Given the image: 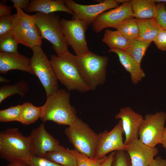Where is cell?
<instances>
[{
	"label": "cell",
	"mask_w": 166,
	"mask_h": 166,
	"mask_svg": "<svg viewBox=\"0 0 166 166\" xmlns=\"http://www.w3.org/2000/svg\"><path fill=\"white\" fill-rule=\"evenodd\" d=\"M139 39L147 42H153L161 29L153 18L137 19Z\"/></svg>",
	"instance_id": "cell-22"
},
{
	"label": "cell",
	"mask_w": 166,
	"mask_h": 166,
	"mask_svg": "<svg viewBox=\"0 0 166 166\" xmlns=\"http://www.w3.org/2000/svg\"><path fill=\"white\" fill-rule=\"evenodd\" d=\"M153 42L158 49L166 50V30L161 29Z\"/></svg>",
	"instance_id": "cell-35"
},
{
	"label": "cell",
	"mask_w": 166,
	"mask_h": 166,
	"mask_svg": "<svg viewBox=\"0 0 166 166\" xmlns=\"http://www.w3.org/2000/svg\"><path fill=\"white\" fill-rule=\"evenodd\" d=\"M156 2H164L166 3V0H154Z\"/></svg>",
	"instance_id": "cell-43"
},
{
	"label": "cell",
	"mask_w": 166,
	"mask_h": 166,
	"mask_svg": "<svg viewBox=\"0 0 166 166\" xmlns=\"http://www.w3.org/2000/svg\"><path fill=\"white\" fill-rule=\"evenodd\" d=\"M33 156L44 158L46 155L57 149L61 146L59 141L45 130V123L32 131L29 136Z\"/></svg>",
	"instance_id": "cell-14"
},
{
	"label": "cell",
	"mask_w": 166,
	"mask_h": 166,
	"mask_svg": "<svg viewBox=\"0 0 166 166\" xmlns=\"http://www.w3.org/2000/svg\"><path fill=\"white\" fill-rule=\"evenodd\" d=\"M44 158L62 166H78L76 157L70 150L61 145L56 150L47 153Z\"/></svg>",
	"instance_id": "cell-21"
},
{
	"label": "cell",
	"mask_w": 166,
	"mask_h": 166,
	"mask_svg": "<svg viewBox=\"0 0 166 166\" xmlns=\"http://www.w3.org/2000/svg\"><path fill=\"white\" fill-rule=\"evenodd\" d=\"M26 11L28 12H37L49 14L57 11H63L70 14L73 12L68 8L64 0H31Z\"/></svg>",
	"instance_id": "cell-19"
},
{
	"label": "cell",
	"mask_w": 166,
	"mask_h": 166,
	"mask_svg": "<svg viewBox=\"0 0 166 166\" xmlns=\"http://www.w3.org/2000/svg\"><path fill=\"white\" fill-rule=\"evenodd\" d=\"M21 105L11 106L0 110V121L1 122L19 121Z\"/></svg>",
	"instance_id": "cell-28"
},
{
	"label": "cell",
	"mask_w": 166,
	"mask_h": 166,
	"mask_svg": "<svg viewBox=\"0 0 166 166\" xmlns=\"http://www.w3.org/2000/svg\"><path fill=\"white\" fill-rule=\"evenodd\" d=\"M26 163L31 166H62L45 158L38 157L34 156H32Z\"/></svg>",
	"instance_id": "cell-34"
},
{
	"label": "cell",
	"mask_w": 166,
	"mask_h": 166,
	"mask_svg": "<svg viewBox=\"0 0 166 166\" xmlns=\"http://www.w3.org/2000/svg\"><path fill=\"white\" fill-rule=\"evenodd\" d=\"M29 90L28 84L23 80L19 81L14 85H3L0 88V103L8 97L16 94L23 97Z\"/></svg>",
	"instance_id": "cell-26"
},
{
	"label": "cell",
	"mask_w": 166,
	"mask_h": 166,
	"mask_svg": "<svg viewBox=\"0 0 166 166\" xmlns=\"http://www.w3.org/2000/svg\"><path fill=\"white\" fill-rule=\"evenodd\" d=\"M112 166H132L129 157L125 150L115 151Z\"/></svg>",
	"instance_id": "cell-33"
},
{
	"label": "cell",
	"mask_w": 166,
	"mask_h": 166,
	"mask_svg": "<svg viewBox=\"0 0 166 166\" xmlns=\"http://www.w3.org/2000/svg\"><path fill=\"white\" fill-rule=\"evenodd\" d=\"M13 7L15 9L19 8L26 10L29 7L30 2L29 0H11Z\"/></svg>",
	"instance_id": "cell-36"
},
{
	"label": "cell",
	"mask_w": 166,
	"mask_h": 166,
	"mask_svg": "<svg viewBox=\"0 0 166 166\" xmlns=\"http://www.w3.org/2000/svg\"><path fill=\"white\" fill-rule=\"evenodd\" d=\"M125 151L128 154L132 166H148L158 153V149L135 139L125 145Z\"/></svg>",
	"instance_id": "cell-15"
},
{
	"label": "cell",
	"mask_w": 166,
	"mask_h": 166,
	"mask_svg": "<svg viewBox=\"0 0 166 166\" xmlns=\"http://www.w3.org/2000/svg\"><path fill=\"white\" fill-rule=\"evenodd\" d=\"M17 69L34 75L31 67L30 59L18 52H0V73L5 74L9 71Z\"/></svg>",
	"instance_id": "cell-17"
},
{
	"label": "cell",
	"mask_w": 166,
	"mask_h": 166,
	"mask_svg": "<svg viewBox=\"0 0 166 166\" xmlns=\"http://www.w3.org/2000/svg\"><path fill=\"white\" fill-rule=\"evenodd\" d=\"M12 7L6 6L2 4H0V17L11 14Z\"/></svg>",
	"instance_id": "cell-38"
},
{
	"label": "cell",
	"mask_w": 166,
	"mask_h": 166,
	"mask_svg": "<svg viewBox=\"0 0 166 166\" xmlns=\"http://www.w3.org/2000/svg\"><path fill=\"white\" fill-rule=\"evenodd\" d=\"M166 120V113L159 112L145 115L139 130V139L152 147L160 144Z\"/></svg>",
	"instance_id": "cell-9"
},
{
	"label": "cell",
	"mask_w": 166,
	"mask_h": 166,
	"mask_svg": "<svg viewBox=\"0 0 166 166\" xmlns=\"http://www.w3.org/2000/svg\"><path fill=\"white\" fill-rule=\"evenodd\" d=\"M16 9L17 13L13 15L11 34L18 44H22L31 49L36 46H41L42 39L35 24V14H26L19 8Z\"/></svg>",
	"instance_id": "cell-7"
},
{
	"label": "cell",
	"mask_w": 166,
	"mask_h": 166,
	"mask_svg": "<svg viewBox=\"0 0 166 166\" xmlns=\"http://www.w3.org/2000/svg\"><path fill=\"white\" fill-rule=\"evenodd\" d=\"M0 155L10 163L27 162L33 156L29 136H24L16 128L0 132Z\"/></svg>",
	"instance_id": "cell-2"
},
{
	"label": "cell",
	"mask_w": 166,
	"mask_h": 166,
	"mask_svg": "<svg viewBox=\"0 0 166 166\" xmlns=\"http://www.w3.org/2000/svg\"><path fill=\"white\" fill-rule=\"evenodd\" d=\"M18 44L12 34L0 39V52L10 53L18 52Z\"/></svg>",
	"instance_id": "cell-30"
},
{
	"label": "cell",
	"mask_w": 166,
	"mask_h": 166,
	"mask_svg": "<svg viewBox=\"0 0 166 166\" xmlns=\"http://www.w3.org/2000/svg\"><path fill=\"white\" fill-rule=\"evenodd\" d=\"M148 166H166V160L158 156L155 157Z\"/></svg>",
	"instance_id": "cell-37"
},
{
	"label": "cell",
	"mask_w": 166,
	"mask_h": 166,
	"mask_svg": "<svg viewBox=\"0 0 166 166\" xmlns=\"http://www.w3.org/2000/svg\"><path fill=\"white\" fill-rule=\"evenodd\" d=\"M115 118L120 119L121 121L125 136L124 142L125 145L132 140L139 138V127L144 119L141 114L135 112L130 107H126L120 109L115 115Z\"/></svg>",
	"instance_id": "cell-16"
},
{
	"label": "cell",
	"mask_w": 166,
	"mask_h": 166,
	"mask_svg": "<svg viewBox=\"0 0 166 166\" xmlns=\"http://www.w3.org/2000/svg\"><path fill=\"white\" fill-rule=\"evenodd\" d=\"M70 94L63 89H58L47 97L42 106L40 119L45 122L52 121L58 124L69 126L78 118L75 108L70 102Z\"/></svg>",
	"instance_id": "cell-1"
},
{
	"label": "cell",
	"mask_w": 166,
	"mask_h": 166,
	"mask_svg": "<svg viewBox=\"0 0 166 166\" xmlns=\"http://www.w3.org/2000/svg\"><path fill=\"white\" fill-rule=\"evenodd\" d=\"M70 150L76 157L78 166H101L107 156L99 159H91L83 156L75 149Z\"/></svg>",
	"instance_id": "cell-29"
},
{
	"label": "cell",
	"mask_w": 166,
	"mask_h": 166,
	"mask_svg": "<svg viewBox=\"0 0 166 166\" xmlns=\"http://www.w3.org/2000/svg\"><path fill=\"white\" fill-rule=\"evenodd\" d=\"M5 166H31L26 163L22 162H15L10 163Z\"/></svg>",
	"instance_id": "cell-40"
},
{
	"label": "cell",
	"mask_w": 166,
	"mask_h": 166,
	"mask_svg": "<svg viewBox=\"0 0 166 166\" xmlns=\"http://www.w3.org/2000/svg\"><path fill=\"white\" fill-rule=\"evenodd\" d=\"M166 149V126L165 127L163 136L160 143Z\"/></svg>",
	"instance_id": "cell-41"
},
{
	"label": "cell",
	"mask_w": 166,
	"mask_h": 166,
	"mask_svg": "<svg viewBox=\"0 0 166 166\" xmlns=\"http://www.w3.org/2000/svg\"><path fill=\"white\" fill-rule=\"evenodd\" d=\"M0 82L1 83H8L10 81L3 77L2 76H0Z\"/></svg>",
	"instance_id": "cell-42"
},
{
	"label": "cell",
	"mask_w": 166,
	"mask_h": 166,
	"mask_svg": "<svg viewBox=\"0 0 166 166\" xmlns=\"http://www.w3.org/2000/svg\"><path fill=\"white\" fill-rule=\"evenodd\" d=\"M115 151L109 154L101 166H112L113 156Z\"/></svg>",
	"instance_id": "cell-39"
},
{
	"label": "cell",
	"mask_w": 166,
	"mask_h": 166,
	"mask_svg": "<svg viewBox=\"0 0 166 166\" xmlns=\"http://www.w3.org/2000/svg\"><path fill=\"white\" fill-rule=\"evenodd\" d=\"M99 2L96 4L84 5L72 0H65V4L73 12V19L82 20L90 26L101 14L116 7L119 4L117 0L100 1Z\"/></svg>",
	"instance_id": "cell-11"
},
{
	"label": "cell",
	"mask_w": 166,
	"mask_h": 166,
	"mask_svg": "<svg viewBox=\"0 0 166 166\" xmlns=\"http://www.w3.org/2000/svg\"><path fill=\"white\" fill-rule=\"evenodd\" d=\"M42 106L36 107L30 102H25L21 105L19 122L25 125H29L40 118Z\"/></svg>",
	"instance_id": "cell-24"
},
{
	"label": "cell",
	"mask_w": 166,
	"mask_h": 166,
	"mask_svg": "<svg viewBox=\"0 0 166 166\" xmlns=\"http://www.w3.org/2000/svg\"><path fill=\"white\" fill-rule=\"evenodd\" d=\"M123 133L122 122L120 120L110 131L105 130L99 133L94 159L101 158L106 156L107 153L125 150V145L122 137Z\"/></svg>",
	"instance_id": "cell-12"
},
{
	"label": "cell",
	"mask_w": 166,
	"mask_h": 166,
	"mask_svg": "<svg viewBox=\"0 0 166 166\" xmlns=\"http://www.w3.org/2000/svg\"><path fill=\"white\" fill-rule=\"evenodd\" d=\"M61 24L64 36L76 55L80 56L89 52L85 39V33L89 26L78 19L69 20L61 18Z\"/></svg>",
	"instance_id": "cell-10"
},
{
	"label": "cell",
	"mask_w": 166,
	"mask_h": 166,
	"mask_svg": "<svg viewBox=\"0 0 166 166\" xmlns=\"http://www.w3.org/2000/svg\"><path fill=\"white\" fill-rule=\"evenodd\" d=\"M108 52L117 54L121 63L130 73L132 82L133 84H137L145 76V73L141 68L140 65L137 63L124 51L110 49Z\"/></svg>",
	"instance_id": "cell-18"
},
{
	"label": "cell",
	"mask_w": 166,
	"mask_h": 166,
	"mask_svg": "<svg viewBox=\"0 0 166 166\" xmlns=\"http://www.w3.org/2000/svg\"><path fill=\"white\" fill-rule=\"evenodd\" d=\"M133 17L137 19L154 18L156 14L154 0H130Z\"/></svg>",
	"instance_id": "cell-20"
},
{
	"label": "cell",
	"mask_w": 166,
	"mask_h": 166,
	"mask_svg": "<svg viewBox=\"0 0 166 166\" xmlns=\"http://www.w3.org/2000/svg\"><path fill=\"white\" fill-rule=\"evenodd\" d=\"M65 133L76 150L85 157L94 158L99 135L86 123L78 117Z\"/></svg>",
	"instance_id": "cell-5"
},
{
	"label": "cell",
	"mask_w": 166,
	"mask_h": 166,
	"mask_svg": "<svg viewBox=\"0 0 166 166\" xmlns=\"http://www.w3.org/2000/svg\"><path fill=\"white\" fill-rule=\"evenodd\" d=\"M158 3L156 5V14L153 19L161 29L166 30V3Z\"/></svg>",
	"instance_id": "cell-31"
},
{
	"label": "cell",
	"mask_w": 166,
	"mask_h": 166,
	"mask_svg": "<svg viewBox=\"0 0 166 166\" xmlns=\"http://www.w3.org/2000/svg\"><path fill=\"white\" fill-rule=\"evenodd\" d=\"M13 15L11 14L0 18V39L11 34Z\"/></svg>",
	"instance_id": "cell-32"
},
{
	"label": "cell",
	"mask_w": 166,
	"mask_h": 166,
	"mask_svg": "<svg viewBox=\"0 0 166 166\" xmlns=\"http://www.w3.org/2000/svg\"><path fill=\"white\" fill-rule=\"evenodd\" d=\"M130 1L99 15L91 25L93 30L98 33L106 28H116L123 20L133 17Z\"/></svg>",
	"instance_id": "cell-13"
},
{
	"label": "cell",
	"mask_w": 166,
	"mask_h": 166,
	"mask_svg": "<svg viewBox=\"0 0 166 166\" xmlns=\"http://www.w3.org/2000/svg\"><path fill=\"white\" fill-rule=\"evenodd\" d=\"M35 24L42 39H45L52 45L57 56L64 54L68 51V45L62 30L59 16L53 13L45 14L37 12Z\"/></svg>",
	"instance_id": "cell-6"
},
{
	"label": "cell",
	"mask_w": 166,
	"mask_h": 166,
	"mask_svg": "<svg viewBox=\"0 0 166 166\" xmlns=\"http://www.w3.org/2000/svg\"><path fill=\"white\" fill-rule=\"evenodd\" d=\"M151 42L142 40L138 38L129 40L124 51L140 65L147 49Z\"/></svg>",
	"instance_id": "cell-23"
},
{
	"label": "cell",
	"mask_w": 166,
	"mask_h": 166,
	"mask_svg": "<svg viewBox=\"0 0 166 166\" xmlns=\"http://www.w3.org/2000/svg\"><path fill=\"white\" fill-rule=\"evenodd\" d=\"M102 41L106 43L110 49L124 51L127 46L128 40L118 30L113 31L107 29L105 31Z\"/></svg>",
	"instance_id": "cell-25"
},
{
	"label": "cell",
	"mask_w": 166,
	"mask_h": 166,
	"mask_svg": "<svg viewBox=\"0 0 166 166\" xmlns=\"http://www.w3.org/2000/svg\"><path fill=\"white\" fill-rule=\"evenodd\" d=\"M116 29L128 40L138 37L139 30L137 20L133 17L125 19Z\"/></svg>",
	"instance_id": "cell-27"
},
{
	"label": "cell",
	"mask_w": 166,
	"mask_h": 166,
	"mask_svg": "<svg viewBox=\"0 0 166 166\" xmlns=\"http://www.w3.org/2000/svg\"><path fill=\"white\" fill-rule=\"evenodd\" d=\"M75 59L81 76L91 90L105 82L108 61L107 56L90 51L80 56L75 55Z\"/></svg>",
	"instance_id": "cell-4"
},
{
	"label": "cell",
	"mask_w": 166,
	"mask_h": 166,
	"mask_svg": "<svg viewBox=\"0 0 166 166\" xmlns=\"http://www.w3.org/2000/svg\"><path fill=\"white\" fill-rule=\"evenodd\" d=\"M50 61L57 78L69 91L85 92L91 90L77 66L75 55L68 50L61 56L52 55Z\"/></svg>",
	"instance_id": "cell-3"
},
{
	"label": "cell",
	"mask_w": 166,
	"mask_h": 166,
	"mask_svg": "<svg viewBox=\"0 0 166 166\" xmlns=\"http://www.w3.org/2000/svg\"><path fill=\"white\" fill-rule=\"evenodd\" d=\"M33 55L30 59L34 75L38 77L43 86L47 97L58 89L57 79L49 61L41 46L31 49Z\"/></svg>",
	"instance_id": "cell-8"
}]
</instances>
